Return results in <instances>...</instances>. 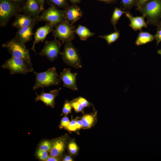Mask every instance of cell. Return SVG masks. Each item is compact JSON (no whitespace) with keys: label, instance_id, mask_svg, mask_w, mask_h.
I'll return each instance as SVG.
<instances>
[{"label":"cell","instance_id":"obj_19","mask_svg":"<svg viewBox=\"0 0 161 161\" xmlns=\"http://www.w3.org/2000/svg\"><path fill=\"white\" fill-rule=\"evenodd\" d=\"M74 32L79 37L80 40L85 41L88 38L94 36L95 34L92 32L86 27L79 24L74 30Z\"/></svg>","mask_w":161,"mask_h":161},{"label":"cell","instance_id":"obj_13","mask_svg":"<svg viewBox=\"0 0 161 161\" xmlns=\"http://www.w3.org/2000/svg\"><path fill=\"white\" fill-rule=\"evenodd\" d=\"M65 20L74 24L83 16V13L81 8L77 4H72L64 9Z\"/></svg>","mask_w":161,"mask_h":161},{"label":"cell","instance_id":"obj_27","mask_svg":"<svg viewBox=\"0 0 161 161\" xmlns=\"http://www.w3.org/2000/svg\"><path fill=\"white\" fill-rule=\"evenodd\" d=\"M36 155L39 159L43 161H46L49 157L47 151L39 149L37 151Z\"/></svg>","mask_w":161,"mask_h":161},{"label":"cell","instance_id":"obj_41","mask_svg":"<svg viewBox=\"0 0 161 161\" xmlns=\"http://www.w3.org/2000/svg\"><path fill=\"white\" fill-rule=\"evenodd\" d=\"M63 161H72V159L71 157L69 156H66L64 158Z\"/></svg>","mask_w":161,"mask_h":161},{"label":"cell","instance_id":"obj_44","mask_svg":"<svg viewBox=\"0 0 161 161\" xmlns=\"http://www.w3.org/2000/svg\"><path fill=\"white\" fill-rule=\"evenodd\" d=\"M158 24H160V25H161V20L160 21Z\"/></svg>","mask_w":161,"mask_h":161},{"label":"cell","instance_id":"obj_17","mask_svg":"<svg viewBox=\"0 0 161 161\" xmlns=\"http://www.w3.org/2000/svg\"><path fill=\"white\" fill-rule=\"evenodd\" d=\"M34 27L32 26L17 29L15 37L25 44L32 39L33 35V28Z\"/></svg>","mask_w":161,"mask_h":161},{"label":"cell","instance_id":"obj_40","mask_svg":"<svg viewBox=\"0 0 161 161\" xmlns=\"http://www.w3.org/2000/svg\"><path fill=\"white\" fill-rule=\"evenodd\" d=\"M72 4H77L80 2L81 0H69Z\"/></svg>","mask_w":161,"mask_h":161},{"label":"cell","instance_id":"obj_29","mask_svg":"<svg viewBox=\"0 0 161 161\" xmlns=\"http://www.w3.org/2000/svg\"><path fill=\"white\" fill-rule=\"evenodd\" d=\"M72 108V106L70 102L66 100L63 109V113L66 114H68L71 112Z\"/></svg>","mask_w":161,"mask_h":161},{"label":"cell","instance_id":"obj_20","mask_svg":"<svg viewBox=\"0 0 161 161\" xmlns=\"http://www.w3.org/2000/svg\"><path fill=\"white\" fill-rule=\"evenodd\" d=\"M154 39V35L147 32H141L138 34L135 41L137 46H140L151 42Z\"/></svg>","mask_w":161,"mask_h":161},{"label":"cell","instance_id":"obj_18","mask_svg":"<svg viewBox=\"0 0 161 161\" xmlns=\"http://www.w3.org/2000/svg\"><path fill=\"white\" fill-rule=\"evenodd\" d=\"M65 143L63 138H59L54 141L50 151L51 156L57 157L60 156L64 150Z\"/></svg>","mask_w":161,"mask_h":161},{"label":"cell","instance_id":"obj_31","mask_svg":"<svg viewBox=\"0 0 161 161\" xmlns=\"http://www.w3.org/2000/svg\"><path fill=\"white\" fill-rule=\"evenodd\" d=\"M68 149L71 153L72 154H74L77 151L78 147L75 143L72 142L69 144Z\"/></svg>","mask_w":161,"mask_h":161},{"label":"cell","instance_id":"obj_21","mask_svg":"<svg viewBox=\"0 0 161 161\" xmlns=\"http://www.w3.org/2000/svg\"><path fill=\"white\" fill-rule=\"evenodd\" d=\"M125 12L126 11L122 10L121 8H118L116 7L115 8L110 19V21L115 31L117 30L116 26L118 20L122 14L123 13L125 14Z\"/></svg>","mask_w":161,"mask_h":161},{"label":"cell","instance_id":"obj_8","mask_svg":"<svg viewBox=\"0 0 161 161\" xmlns=\"http://www.w3.org/2000/svg\"><path fill=\"white\" fill-rule=\"evenodd\" d=\"M18 6L11 0H0V25L5 26L9 19L19 11Z\"/></svg>","mask_w":161,"mask_h":161},{"label":"cell","instance_id":"obj_10","mask_svg":"<svg viewBox=\"0 0 161 161\" xmlns=\"http://www.w3.org/2000/svg\"><path fill=\"white\" fill-rule=\"evenodd\" d=\"M70 68H65L59 75V79L63 83L64 87L73 91L77 90L76 77L77 73H72Z\"/></svg>","mask_w":161,"mask_h":161},{"label":"cell","instance_id":"obj_28","mask_svg":"<svg viewBox=\"0 0 161 161\" xmlns=\"http://www.w3.org/2000/svg\"><path fill=\"white\" fill-rule=\"evenodd\" d=\"M72 107L75 111L79 112L81 111L84 108L80 103L78 102L76 99L70 102Z\"/></svg>","mask_w":161,"mask_h":161},{"label":"cell","instance_id":"obj_25","mask_svg":"<svg viewBox=\"0 0 161 161\" xmlns=\"http://www.w3.org/2000/svg\"><path fill=\"white\" fill-rule=\"evenodd\" d=\"M137 0H121L123 9H131L135 6Z\"/></svg>","mask_w":161,"mask_h":161},{"label":"cell","instance_id":"obj_38","mask_svg":"<svg viewBox=\"0 0 161 161\" xmlns=\"http://www.w3.org/2000/svg\"><path fill=\"white\" fill-rule=\"evenodd\" d=\"M76 125L77 129H80L83 126L82 121L80 120L76 121Z\"/></svg>","mask_w":161,"mask_h":161},{"label":"cell","instance_id":"obj_36","mask_svg":"<svg viewBox=\"0 0 161 161\" xmlns=\"http://www.w3.org/2000/svg\"><path fill=\"white\" fill-rule=\"evenodd\" d=\"M99 1L106 4H114L118 0H97Z\"/></svg>","mask_w":161,"mask_h":161},{"label":"cell","instance_id":"obj_1","mask_svg":"<svg viewBox=\"0 0 161 161\" xmlns=\"http://www.w3.org/2000/svg\"><path fill=\"white\" fill-rule=\"evenodd\" d=\"M33 72L35 76V82L32 88L33 90L39 88L58 86L61 82L58 78L59 75L54 67L49 68L44 72H37L34 71Z\"/></svg>","mask_w":161,"mask_h":161},{"label":"cell","instance_id":"obj_15","mask_svg":"<svg viewBox=\"0 0 161 161\" xmlns=\"http://www.w3.org/2000/svg\"><path fill=\"white\" fill-rule=\"evenodd\" d=\"M61 88L60 87L58 89L51 91L49 92H45L43 90L41 94L39 95L36 92V97L35 101L40 100L44 103L47 106L54 107L55 104V98L58 95L59 92Z\"/></svg>","mask_w":161,"mask_h":161},{"label":"cell","instance_id":"obj_34","mask_svg":"<svg viewBox=\"0 0 161 161\" xmlns=\"http://www.w3.org/2000/svg\"><path fill=\"white\" fill-rule=\"evenodd\" d=\"M150 0H137L135 5L136 7L135 10H139L141 7Z\"/></svg>","mask_w":161,"mask_h":161},{"label":"cell","instance_id":"obj_4","mask_svg":"<svg viewBox=\"0 0 161 161\" xmlns=\"http://www.w3.org/2000/svg\"><path fill=\"white\" fill-rule=\"evenodd\" d=\"M72 41L65 42L63 51L61 52L62 59L67 65L76 69L82 68L78 50L73 45Z\"/></svg>","mask_w":161,"mask_h":161},{"label":"cell","instance_id":"obj_7","mask_svg":"<svg viewBox=\"0 0 161 161\" xmlns=\"http://www.w3.org/2000/svg\"><path fill=\"white\" fill-rule=\"evenodd\" d=\"M75 27L66 20H65L55 27L52 34L55 38L61 41L62 44L68 41H72L75 38L74 30Z\"/></svg>","mask_w":161,"mask_h":161},{"label":"cell","instance_id":"obj_43","mask_svg":"<svg viewBox=\"0 0 161 161\" xmlns=\"http://www.w3.org/2000/svg\"><path fill=\"white\" fill-rule=\"evenodd\" d=\"M157 53L161 55V49L158 50L157 52Z\"/></svg>","mask_w":161,"mask_h":161},{"label":"cell","instance_id":"obj_30","mask_svg":"<svg viewBox=\"0 0 161 161\" xmlns=\"http://www.w3.org/2000/svg\"><path fill=\"white\" fill-rule=\"evenodd\" d=\"M157 27V31L156 34L154 35V38L156 41L157 45H158L159 43L161 42V25L158 24Z\"/></svg>","mask_w":161,"mask_h":161},{"label":"cell","instance_id":"obj_3","mask_svg":"<svg viewBox=\"0 0 161 161\" xmlns=\"http://www.w3.org/2000/svg\"><path fill=\"white\" fill-rule=\"evenodd\" d=\"M2 47L7 49L12 56L22 59L32 66L29 50L15 37L3 44Z\"/></svg>","mask_w":161,"mask_h":161},{"label":"cell","instance_id":"obj_9","mask_svg":"<svg viewBox=\"0 0 161 161\" xmlns=\"http://www.w3.org/2000/svg\"><path fill=\"white\" fill-rule=\"evenodd\" d=\"M61 44L60 40L55 38L52 41H45L44 45L39 55L46 57L48 60L52 62L57 59L61 52Z\"/></svg>","mask_w":161,"mask_h":161},{"label":"cell","instance_id":"obj_11","mask_svg":"<svg viewBox=\"0 0 161 161\" xmlns=\"http://www.w3.org/2000/svg\"><path fill=\"white\" fill-rule=\"evenodd\" d=\"M19 11L38 18L40 13L42 12L41 6L37 0H26Z\"/></svg>","mask_w":161,"mask_h":161},{"label":"cell","instance_id":"obj_39","mask_svg":"<svg viewBox=\"0 0 161 161\" xmlns=\"http://www.w3.org/2000/svg\"><path fill=\"white\" fill-rule=\"evenodd\" d=\"M58 160L56 157L51 156L48 157L46 161H57Z\"/></svg>","mask_w":161,"mask_h":161},{"label":"cell","instance_id":"obj_42","mask_svg":"<svg viewBox=\"0 0 161 161\" xmlns=\"http://www.w3.org/2000/svg\"><path fill=\"white\" fill-rule=\"evenodd\" d=\"M13 2H20L23 1H24V0H11Z\"/></svg>","mask_w":161,"mask_h":161},{"label":"cell","instance_id":"obj_14","mask_svg":"<svg viewBox=\"0 0 161 161\" xmlns=\"http://www.w3.org/2000/svg\"><path fill=\"white\" fill-rule=\"evenodd\" d=\"M53 27L49 24L46 23L45 25L38 28L34 34V40L30 49L36 53L35 49V44L40 42H43L48 34L54 31Z\"/></svg>","mask_w":161,"mask_h":161},{"label":"cell","instance_id":"obj_23","mask_svg":"<svg viewBox=\"0 0 161 161\" xmlns=\"http://www.w3.org/2000/svg\"><path fill=\"white\" fill-rule=\"evenodd\" d=\"M81 121L83 127L90 128L93 124L94 118L92 115L87 114L83 117Z\"/></svg>","mask_w":161,"mask_h":161},{"label":"cell","instance_id":"obj_22","mask_svg":"<svg viewBox=\"0 0 161 161\" xmlns=\"http://www.w3.org/2000/svg\"><path fill=\"white\" fill-rule=\"evenodd\" d=\"M120 36V32L119 31L115 30L111 33L99 36L100 38L105 39L108 45H110L112 43L116 41Z\"/></svg>","mask_w":161,"mask_h":161},{"label":"cell","instance_id":"obj_12","mask_svg":"<svg viewBox=\"0 0 161 161\" xmlns=\"http://www.w3.org/2000/svg\"><path fill=\"white\" fill-rule=\"evenodd\" d=\"M38 18L25 14H17L12 26L17 29L27 27L33 26L38 22Z\"/></svg>","mask_w":161,"mask_h":161},{"label":"cell","instance_id":"obj_37","mask_svg":"<svg viewBox=\"0 0 161 161\" xmlns=\"http://www.w3.org/2000/svg\"><path fill=\"white\" fill-rule=\"evenodd\" d=\"M40 4L42 11H44L45 0H37Z\"/></svg>","mask_w":161,"mask_h":161},{"label":"cell","instance_id":"obj_32","mask_svg":"<svg viewBox=\"0 0 161 161\" xmlns=\"http://www.w3.org/2000/svg\"><path fill=\"white\" fill-rule=\"evenodd\" d=\"M75 99L82 105L84 107L89 106L91 105L89 102L83 97H80Z\"/></svg>","mask_w":161,"mask_h":161},{"label":"cell","instance_id":"obj_16","mask_svg":"<svg viewBox=\"0 0 161 161\" xmlns=\"http://www.w3.org/2000/svg\"><path fill=\"white\" fill-rule=\"evenodd\" d=\"M125 14L130 20V27L134 30H139L141 31L143 27H148V24L145 21V17L143 16L134 17L129 11H126Z\"/></svg>","mask_w":161,"mask_h":161},{"label":"cell","instance_id":"obj_5","mask_svg":"<svg viewBox=\"0 0 161 161\" xmlns=\"http://www.w3.org/2000/svg\"><path fill=\"white\" fill-rule=\"evenodd\" d=\"M1 67L8 69L11 75L20 74L25 75L33 72L34 71L32 66L25 61L13 56L6 60Z\"/></svg>","mask_w":161,"mask_h":161},{"label":"cell","instance_id":"obj_6","mask_svg":"<svg viewBox=\"0 0 161 161\" xmlns=\"http://www.w3.org/2000/svg\"><path fill=\"white\" fill-rule=\"evenodd\" d=\"M38 18V21H44L53 27L65 20L64 10H59L53 4H51L46 10L43 11Z\"/></svg>","mask_w":161,"mask_h":161},{"label":"cell","instance_id":"obj_24","mask_svg":"<svg viewBox=\"0 0 161 161\" xmlns=\"http://www.w3.org/2000/svg\"><path fill=\"white\" fill-rule=\"evenodd\" d=\"M48 2L50 4H53L60 8L65 9L69 6L67 0H47Z\"/></svg>","mask_w":161,"mask_h":161},{"label":"cell","instance_id":"obj_2","mask_svg":"<svg viewBox=\"0 0 161 161\" xmlns=\"http://www.w3.org/2000/svg\"><path fill=\"white\" fill-rule=\"evenodd\" d=\"M147 19V23L157 26L161 18V0H150L139 10Z\"/></svg>","mask_w":161,"mask_h":161},{"label":"cell","instance_id":"obj_33","mask_svg":"<svg viewBox=\"0 0 161 161\" xmlns=\"http://www.w3.org/2000/svg\"><path fill=\"white\" fill-rule=\"evenodd\" d=\"M70 121L68 118L66 117L62 119L61 123V128H64L67 129Z\"/></svg>","mask_w":161,"mask_h":161},{"label":"cell","instance_id":"obj_26","mask_svg":"<svg viewBox=\"0 0 161 161\" xmlns=\"http://www.w3.org/2000/svg\"><path fill=\"white\" fill-rule=\"evenodd\" d=\"M52 147L51 143L48 141L45 140L42 142L40 144L39 149L46 151H50Z\"/></svg>","mask_w":161,"mask_h":161},{"label":"cell","instance_id":"obj_35","mask_svg":"<svg viewBox=\"0 0 161 161\" xmlns=\"http://www.w3.org/2000/svg\"><path fill=\"white\" fill-rule=\"evenodd\" d=\"M67 129L70 131H75L77 129L76 121L72 120L70 122Z\"/></svg>","mask_w":161,"mask_h":161}]
</instances>
